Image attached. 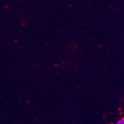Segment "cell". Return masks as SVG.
<instances>
[{"mask_svg": "<svg viewBox=\"0 0 124 124\" xmlns=\"http://www.w3.org/2000/svg\"><path fill=\"white\" fill-rule=\"evenodd\" d=\"M114 124H124V117L117 120Z\"/></svg>", "mask_w": 124, "mask_h": 124, "instance_id": "1", "label": "cell"}]
</instances>
